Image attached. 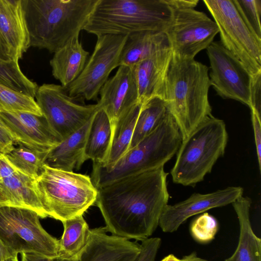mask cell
<instances>
[{
    "mask_svg": "<svg viewBox=\"0 0 261 261\" xmlns=\"http://www.w3.org/2000/svg\"><path fill=\"white\" fill-rule=\"evenodd\" d=\"M164 167L130 175L96 188L95 203L107 232L126 239L149 238L159 226L169 195Z\"/></svg>",
    "mask_w": 261,
    "mask_h": 261,
    "instance_id": "obj_1",
    "label": "cell"
},
{
    "mask_svg": "<svg viewBox=\"0 0 261 261\" xmlns=\"http://www.w3.org/2000/svg\"><path fill=\"white\" fill-rule=\"evenodd\" d=\"M208 68L193 60L172 58L161 98L175 120L182 140L212 115Z\"/></svg>",
    "mask_w": 261,
    "mask_h": 261,
    "instance_id": "obj_2",
    "label": "cell"
},
{
    "mask_svg": "<svg viewBox=\"0 0 261 261\" xmlns=\"http://www.w3.org/2000/svg\"><path fill=\"white\" fill-rule=\"evenodd\" d=\"M30 47L55 53L84 30L98 0H22Z\"/></svg>",
    "mask_w": 261,
    "mask_h": 261,
    "instance_id": "obj_3",
    "label": "cell"
},
{
    "mask_svg": "<svg viewBox=\"0 0 261 261\" xmlns=\"http://www.w3.org/2000/svg\"><path fill=\"white\" fill-rule=\"evenodd\" d=\"M173 12L166 0H98L83 30L96 36L165 32Z\"/></svg>",
    "mask_w": 261,
    "mask_h": 261,
    "instance_id": "obj_4",
    "label": "cell"
},
{
    "mask_svg": "<svg viewBox=\"0 0 261 261\" xmlns=\"http://www.w3.org/2000/svg\"><path fill=\"white\" fill-rule=\"evenodd\" d=\"M181 141L179 128L167 110L158 126L112 167L93 163L91 180L98 188L130 175L164 167L177 153Z\"/></svg>",
    "mask_w": 261,
    "mask_h": 261,
    "instance_id": "obj_5",
    "label": "cell"
},
{
    "mask_svg": "<svg viewBox=\"0 0 261 261\" xmlns=\"http://www.w3.org/2000/svg\"><path fill=\"white\" fill-rule=\"evenodd\" d=\"M228 134L224 121L212 115L184 140L170 171L173 182L191 186L202 181L225 153Z\"/></svg>",
    "mask_w": 261,
    "mask_h": 261,
    "instance_id": "obj_6",
    "label": "cell"
},
{
    "mask_svg": "<svg viewBox=\"0 0 261 261\" xmlns=\"http://www.w3.org/2000/svg\"><path fill=\"white\" fill-rule=\"evenodd\" d=\"M37 184L46 217L61 222L83 215L96 201L97 189L86 175L44 164Z\"/></svg>",
    "mask_w": 261,
    "mask_h": 261,
    "instance_id": "obj_7",
    "label": "cell"
},
{
    "mask_svg": "<svg viewBox=\"0 0 261 261\" xmlns=\"http://www.w3.org/2000/svg\"><path fill=\"white\" fill-rule=\"evenodd\" d=\"M219 29L221 43L252 77L261 74V39L245 22L233 0H203Z\"/></svg>",
    "mask_w": 261,
    "mask_h": 261,
    "instance_id": "obj_8",
    "label": "cell"
},
{
    "mask_svg": "<svg viewBox=\"0 0 261 261\" xmlns=\"http://www.w3.org/2000/svg\"><path fill=\"white\" fill-rule=\"evenodd\" d=\"M39 219L30 210L0 206V238L17 255L35 253L58 257L59 240L43 228Z\"/></svg>",
    "mask_w": 261,
    "mask_h": 261,
    "instance_id": "obj_9",
    "label": "cell"
},
{
    "mask_svg": "<svg viewBox=\"0 0 261 261\" xmlns=\"http://www.w3.org/2000/svg\"><path fill=\"white\" fill-rule=\"evenodd\" d=\"M35 98L49 126L62 140L80 129L101 109L99 102L77 103L69 96L65 88L54 84L38 87Z\"/></svg>",
    "mask_w": 261,
    "mask_h": 261,
    "instance_id": "obj_10",
    "label": "cell"
},
{
    "mask_svg": "<svg viewBox=\"0 0 261 261\" xmlns=\"http://www.w3.org/2000/svg\"><path fill=\"white\" fill-rule=\"evenodd\" d=\"M127 35L97 36L94 51L79 76L66 88L69 96L76 100H95L112 71L119 66L121 52Z\"/></svg>",
    "mask_w": 261,
    "mask_h": 261,
    "instance_id": "obj_11",
    "label": "cell"
},
{
    "mask_svg": "<svg viewBox=\"0 0 261 261\" xmlns=\"http://www.w3.org/2000/svg\"><path fill=\"white\" fill-rule=\"evenodd\" d=\"M172 20L165 31L173 56L184 60L194 59L206 49L219 33L214 20L193 8L173 10Z\"/></svg>",
    "mask_w": 261,
    "mask_h": 261,
    "instance_id": "obj_12",
    "label": "cell"
},
{
    "mask_svg": "<svg viewBox=\"0 0 261 261\" xmlns=\"http://www.w3.org/2000/svg\"><path fill=\"white\" fill-rule=\"evenodd\" d=\"M210 60L211 85L224 99L251 106L253 77L242 62L220 41H213L206 48Z\"/></svg>",
    "mask_w": 261,
    "mask_h": 261,
    "instance_id": "obj_13",
    "label": "cell"
},
{
    "mask_svg": "<svg viewBox=\"0 0 261 261\" xmlns=\"http://www.w3.org/2000/svg\"><path fill=\"white\" fill-rule=\"evenodd\" d=\"M243 191L241 187L231 186L207 194L194 193L184 201L167 204L161 216L159 226L164 232H173L193 216L231 204L243 195Z\"/></svg>",
    "mask_w": 261,
    "mask_h": 261,
    "instance_id": "obj_14",
    "label": "cell"
},
{
    "mask_svg": "<svg viewBox=\"0 0 261 261\" xmlns=\"http://www.w3.org/2000/svg\"><path fill=\"white\" fill-rule=\"evenodd\" d=\"M0 119L15 144L49 152L62 141L51 129L43 115L25 112H0Z\"/></svg>",
    "mask_w": 261,
    "mask_h": 261,
    "instance_id": "obj_15",
    "label": "cell"
},
{
    "mask_svg": "<svg viewBox=\"0 0 261 261\" xmlns=\"http://www.w3.org/2000/svg\"><path fill=\"white\" fill-rule=\"evenodd\" d=\"M141 250L137 241L109 235L105 227H100L90 229L86 246L70 261H137Z\"/></svg>",
    "mask_w": 261,
    "mask_h": 261,
    "instance_id": "obj_16",
    "label": "cell"
},
{
    "mask_svg": "<svg viewBox=\"0 0 261 261\" xmlns=\"http://www.w3.org/2000/svg\"><path fill=\"white\" fill-rule=\"evenodd\" d=\"M98 101L112 125L124 112L139 102L138 89L133 67L121 65L105 83Z\"/></svg>",
    "mask_w": 261,
    "mask_h": 261,
    "instance_id": "obj_17",
    "label": "cell"
},
{
    "mask_svg": "<svg viewBox=\"0 0 261 261\" xmlns=\"http://www.w3.org/2000/svg\"><path fill=\"white\" fill-rule=\"evenodd\" d=\"M0 32L10 60L18 61L30 47L22 0H0Z\"/></svg>",
    "mask_w": 261,
    "mask_h": 261,
    "instance_id": "obj_18",
    "label": "cell"
},
{
    "mask_svg": "<svg viewBox=\"0 0 261 261\" xmlns=\"http://www.w3.org/2000/svg\"><path fill=\"white\" fill-rule=\"evenodd\" d=\"M172 58V50L168 46L133 67L140 103L155 97L161 98Z\"/></svg>",
    "mask_w": 261,
    "mask_h": 261,
    "instance_id": "obj_19",
    "label": "cell"
},
{
    "mask_svg": "<svg viewBox=\"0 0 261 261\" xmlns=\"http://www.w3.org/2000/svg\"><path fill=\"white\" fill-rule=\"evenodd\" d=\"M0 206L25 208L46 218L37 188V179L18 169L0 180Z\"/></svg>",
    "mask_w": 261,
    "mask_h": 261,
    "instance_id": "obj_20",
    "label": "cell"
},
{
    "mask_svg": "<svg viewBox=\"0 0 261 261\" xmlns=\"http://www.w3.org/2000/svg\"><path fill=\"white\" fill-rule=\"evenodd\" d=\"M92 118L80 129L53 147L49 151L45 164L51 167L66 171L80 169L86 161L85 149Z\"/></svg>",
    "mask_w": 261,
    "mask_h": 261,
    "instance_id": "obj_21",
    "label": "cell"
},
{
    "mask_svg": "<svg viewBox=\"0 0 261 261\" xmlns=\"http://www.w3.org/2000/svg\"><path fill=\"white\" fill-rule=\"evenodd\" d=\"M251 200L243 195L232 205L240 227L238 246L233 253L224 261H261V239L254 232L250 218Z\"/></svg>",
    "mask_w": 261,
    "mask_h": 261,
    "instance_id": "obj_22",
    "label": "cell"
},
{
    "mask_svg": "<svg viewBox=\"0 0 261 261\" xmlns=\"http://www.w3.org/2000/svg\"><path fill=\"white\" fill-rule=\"evenodd\" d=\"M89 52L77 36L54 53L49 63L52 74L67 88L81 74L87 62Z\"/></svg>",
    "mask_w": 261,
    "mask_h": 261,
    "instance_id": "obj_23",
    "label": "cell"
},
{
    "mask_svg": "<svg viewBox=\"0 0 261 261\" xmlns=\"http://www.w3.org/2000/svg\"><path fill=\"white\" fill-rule=\"evenodd\" d=\"M170 46L164 32L144 31L127 35L119 66L133 67L158 50Z\"/></svg>",
    "mask_w": 261,
    "mask_h": 261,
    "instance_id": "obj_24",
    "label": "cell"
},
{
    "mask_svg": "<svg viewBox=\"0 0 261 261\" xmlns=\"http://www.w3.org/2000/svg\"><path fill=\"white\" fill-rule=\"evenodd\" d=\"M112 127L110 120L101 109L94 115L88 133L85 156L86 160L102 165L106 162L111 146Z\"/></svg>",
    "mask_w": 261,
    "mask_h": 261,
    "instance_id": "obj_25",
    "label": "cell"
},
{
    "mask_svg": "<svg viewBox=\"0 0 261 261\" xmlns=\"http://www.w3.org/2000/svg\"><path fill=\"white\" fill-rule=\"evenodd\" d=\"M141 106L139 102L133 105L112 125L111 146L107 161L102 165L97 164L106 168L112 167L127 151Z\"/></svg>",
    "mask_w": 261,
    "mask_h": 261,
    "instance_id": "obj_26",
    "label": "cell"
},
{
    "mask_svg": "<svg viewBox=\"0 0 261 261\" xmlns=\"http://www.w3.org/2000/svg\"><path fill=\"white\" fill-rule=\"evenodd\" d=\"M64 231L59 240L58 257L71 260L75 258L86 246L90 229L83 215L62 222Z\"/></svg>",
    "mask_w": 261,
    "mask_h": 261,
    "instance_id": "obj_27",
    "label": "cell"
},
{
    "mask_svg": "<svg viewBox=\"0 0 261 261\" xmlns=\"http://www.w3.org/2000/svg\"><path fill=\"white\" fill-rule=\"evenodd\" d=\"M167 112L164 100L159 97L142 103L128 149L153 132L162 121Z\"/></svg>",
    "mask_w": 261,
    "mask_h": 261,
    "instance_id": "obj_28",
    "label": "cell"
},
{
    "mask_svg": "<svg viewBox=\"0 0 261 261\" xmlns=\"http://www.w3.org/2000/svg\"><path fill=\"white\" fill-rule=\"evenodd\" d=\"M49 152L40 151L18 145L14 146L6 155L10 162L19 170L37 179L45 163Z\"/></svg>",
    "mask_w": 261,
    "mask_h": 261,
    "instance_id": "obj_29",
    "label": "cell"
},
{
    "mask_svg": "<svg viewBox=\"0 0 261 261\" xmlns=\"http://www.w3.org/2000/svg\"><path fill=\"white\" fill-rule=\"evenodd\" d=\"M0 84L34 98L38 88L22 72L18 61L1 58Z\"/></svg>",
    "mask_w": 261,
    "mask_h": 261,
    "instance_id": "obj_30",
    "label": "cell"
},
{
    "mask_svg": "<svg viewBox=\"0 0 261 261\" xmlns=\"http://www.w3.org/2000/svg\"><path fill=\"white\" fill-rule=\"evenodd\" d=\"M0 112H25L42 116L35 98L0 84Z\"/></svg>",
    "mask_w": 261,
    "mask_h": 261,
    "instance_id": "obj_31",
    "label": "cell"
},
{
    "mask_svg": "<svg viewBox=\"0 0 261 261\" xmlns=\"http://www.w3.org/2000/svg\"><path fill=\"white\" fill-rule=\"evenodd\" d=\"M217 219L207 213H203L191 223L190 231L192 238L201 244L211 242L218 230Z\"/></svg>",
    "mask_w": 261,
    "mask_h": 261,
    "instance_id": "obj_32",
    "label": "cell"
},
{
    "mask_svg": "<svg viewBox=\"0 0 261 261\" xmlns=\"http://www.w3.org/2000/svg\"><path fill=\"white\" fill-rule=\"evenodd\" d=\"M241 16L254 34L261 39V1L233 0Z\"/></svg>",
    "mask_w": 261,
    "mask_h": 261,
    "instance_id": "obj_33",
    "label": "cell"
},
{
    "mask_svg": "<svg viewBox=\"0 0 261 261\" xmlns=\"http://www.w3.org/2000/svg\"><path fill=\"white\" fill-rule=\"evenodd\" d=\"M161 242V238L158 237L141 241V250L137 261H155Z\"/></svg>",
    "mask_w": 261,
    "mask_h": 261,
    "instance_id": "obj_34",
    "label": "cell"
},
{
    "mask_svg": "<svg viewBox=\"0 0 261 261\" xmlns=\"http://www.w3.org/2000/svg\"><path fill=\"white\" fill-rule=\"evenodd\" d=\"M251 114V121L253 129L255 143L258 166L261 169V122L260 114L255 110L250 109Z\"/></svg>",
    "mask_w": 261,
    "mask_h": 261,
    "instance_id": "obj_35",
    "label": "cell"
},
{
    "mask_svg": "<svg viewBox=\"0 0 261 261\" xmlns=\"http://www.w3.org/2000/svg\"><path fill=\"white\" fill-rule=\"evenodd\" d=\"M261 74L253 77L251 87V106L258 114L261 112Z\"/></svg>",
    "mask_w": 261,
    "mask_h": 261,
    "instance_id": "obj_36",
    "label": "cell"
},
{
    "mask_svg": "<svg viewBox=\"0 0 261 261\" xmlns=\"http://www.w3.org/2000/svg\"><path fill=\"white\" fill-rule=\"evenodd\" d=\"M14 145L10 133L0 119V153H8L14 148Z\"/></svg>",
    "mask_w": 261,
    "mask_h": 261,
    "instance_id": "obj_37",
    "label": "cell"
},
{
    "mask_svg": "<svg viewBox=\"0 0 261 261\" xmlns=\"http://www.w3.org/2000/svg\"><path fill=\"white\" fill-rule=\"evenodd\" d=\"M17 170L9 160L6 154L0 153V180L9 176Z\"/></svg>",
    "mask_w": 261,
    "mask_h": 261,
    "instance_id": "obj_38",
    "label": "cell"
},
{
    "mask_svg": "<svg viewBox=\"0 0 261 261\" xmlns=\"http://www.w3.org/2000/svg\"><path fill=\"white\" fill-rule=\"evenodd\" d=\"M21 261H70L57 257H48L35 253H22Z\"/></svg>",
    "mask_w": 261,
    "mask_h": 261,
    "instance_id": "obj_39",
    "label": "cell"
},
{
    "mask_svg": "<svg viewBox=\"0 0 261 261\" xmlns=\"http://www.w3.org/2000/svg\"><path fill=\"white\" fill-rule=\"evenodd\" d=\"M169 6L174 9L193 8L196 6L198 0H166Z\"/></svg>",
    "mask_w": 261,
    "mask_h": 261,
    "instance_id": "obj_40",
    "label": "cell"
},
{
    "mask_svg": "<svg viewBox=\"0 0 261 261\" xmlns=\"http://www.w3.org/2000/svg\"><path fill=\"white\" fill-rule=\"evenodd\" d=\"M15 255L17 254L13 253L0 238V261Z\"/></svg>",
    "mask_w": 261,
    "mask_h": 261,
    "instance_id": "obj_41",
    "label": "cell"
},
{
    "mask_svg": "<svg viewBox=\"0 0 261 261\" xmlns=\"http://www.w3.org/2000/svg\"><path fill=\"white\" fill-rule=\"evenodd\" d=\"M0 58L4 60H10L8 50L0 32Z\"/></svg>",
    "mask_w": 261,
    "mask_h": 261,
    "instance_id": "obj_42",
    "label": "cell"
},
{
    "mask_svg": "<svg viewBox=\"0 0 261 261\" xmlns=\"http://www.w3.org/2000/svg\"><path fill=\"white\" fill-rule=\"evenodd\" d=\"M181 259V261H208L199 257L196 252H192L188 255L184 256Z\"/></svg>",
    "mask_w": 261,
    "mask_h": 261,
    "instance_id": "obj_43",
    "label": "cell"
},
{
    "mask_svg": "<svg viewBox=\"0 0 261 261\" xmlns=\"http://www.w3.org/2000/svg\"><path fill=\"white\" fill-rule=\"evenodd\" d=\"M161 261H181V259L177 258L173 254H170L165 256Z\"/></svg>",
    "mask_w": 261,
    "mask_h": 261,
    "instance_id": "obj_44",
    "label": "cell"
},
{
    "mask_svg": "<svg viewBox=\"0 0 261 261\" xmlns=\"http://www.w3.org/2000/svg\"><path fill=\"white\" fill-rule=\"evenodd\" d=\"M4 261H19V260H18V259L17 257V255H15L14 256L10 257L8 258L5 259Z\"/></svg>",
    "mask_w": 261,
    "mask_h": 261,
    "instance_id": "obj_45",
    "label": "cell"
}]
</instances>
